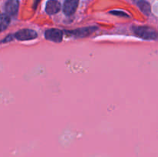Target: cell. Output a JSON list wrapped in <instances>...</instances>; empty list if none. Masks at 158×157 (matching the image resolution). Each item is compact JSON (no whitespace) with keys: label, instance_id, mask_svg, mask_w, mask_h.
Returning <instances> with one entry per match:
<instances>
[{"label":"cell","instance_id":"3957f363","mask_svg":"<svg viewBox=\"0 0 158 157\" xmlns=\"http://www.w3.org/2000/svg\"><path fill=\"white\" fill-rule=\"evenodd\" d=\"M98 28L97 26H89V27L80 28V29H75L69 32V33L72 34L76 38H84V37L89 36L92 33H94L95 31H97Z\"/></svg>","mask_w":158,"mask_h":157},{"label":"cell","instance_id":"52a82bcc","mask_svg":"<svg viewBox=\"0 0 158 157\" xmlns=\"http://www.w3.org/2000/svg\"><path fill=\"white\" fill-rule=\"evenodd\" d=\"M61 9V4L57 0H48L46 5V12L49 15L58 13Z\"/></svg>","mask_w":158,"mask_h":157},{"label":"cell","instance_id":"ba28073f","mask_svg":"<svg viewBox=\"0 0 158 157\" xmlns=\"http://www.w3.org/2000/svg\"><path fill=\"white\" fill-rule=\"evenodd\" d=\"M137 5L140 10L143 12L146 15H149L151 13V5L145 0H137Z\"/></svg>","mask_w":158,"mask_h":157},{"label":"cell","instance_id":"5b68a950","mask_svg":"<svg viewBox=\"0 0 158 157\" xmlns=\"http://www.w3.org/2000/svg\"><path fill=\"white\" fill-rule=\"evenodd\" d=\"M79 0H65L63 5V11L66 15H72L78 8Z\"/></svg>","mask_w":158,"mask_h":157},{"label":"cell","instance_id":"277c9868","mask_svg":"<svg viewBox=\"0 0 158 157\" xmlns=\"http://www.w3.org/2000/svg\"><path fill=\"white\" fill-rule=\"evenodd\" d=\"M45 37L46 39L54 42H60L63 40V31L58 29H49L45 32Z\"/></svg>","mask_w":158,"mask_h":157},{"label":"cell","instance_id":"30bf717a","mask_svg":"<svg viewBox=\"0 0 158 157\" xmlns=\"http://www.w3.org/2000/svg\"><path fill=\"white\" fill-rule=\"evenodd\" d=\"M111 14L114 15H118V16L120 17H129V15L127 14L126 12H123V11H117V10H114V11H111L110 12Z\"/></svg>","mask_w":158,"mask_h":157},{"label":"cell","instance_id":"9c48e42d","mask_svg":"<svg viewBox=\"0 0 158 157\" xmlns=\"http://www.w3.org/2000/svg\"><path fill=\"white\" fill-rule=\"evenodd\" d=\"M11 22V18L9 15L7 13H2L0 17V29L1 31H4L8 28Z\"/></svg>","mask_w":158,"mask_h":157},{"label":"cell","instance_id":"8fae6325","mask_svg":"<svg viewBox=\"0 0 158 157\" xmlns=\"http://www.w3.org/2000/svg\"><path fill=\"white\" fill-rule=\"evenodd\" d=\"M13 38H15V37H14V35H7V37H6V38H4V39L2 40V43H5V42H11L12 41V39H13Z\"/></svg>","mask_w":158,"mask_h":157},{"label":"cell","instance_id":"8992f818","mask_svg":"<svg viewBox=\"0 0 158 157\" xmlns=\"http://www.w3.org/2000/svg\"><path fill=\"white\" fill-rule=\"evenodd\" d=\"M19 8V0H8L5 5L6 13L11 16H15L18 14Z\"/></svg>","mask_w":158,"mask_h":157},{"label":"cell","instance_id":"6da1fadb","mask_svg":"<svg viewBox=\"0 0 158 157\" xmlns=\"http://www.w3.org/2000/svg\"><path fill=\"white\" fill-rule=\"evenodd\" d=\"M133 31L137 37L146 40H154L158 37V32L148 26H134Z\"/></svg>","mask_w":158,"mask_h":157},{"label":"cell","instance_id":"7a4b0ae2","mask_svg":"<svg viewBox=\"0 0 158 157\" xmlns=\"http://www.w3.org/2000/svg\"><path fill=\"white\" fill-rule=\"evenodd\" d=\"M38 34L35 31L29 29H23L14 34V37L19 41H28L37 38Z\"/></svg>","mask_w":158,"mask_h":157}]
</instances>
